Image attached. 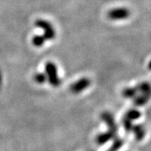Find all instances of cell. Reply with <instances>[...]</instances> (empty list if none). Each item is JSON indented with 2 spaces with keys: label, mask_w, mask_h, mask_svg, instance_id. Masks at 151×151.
I'll return each instance as SVG.
<instances>
[{
  "label": "cell",
  "mask_w": 151,
  "mask_h": 151,
  "mask_svg": "<svg viewBox=\"0 0 151 151\" xmlns=\"http://www.w3.org/2000/svg\"><path fill=\"white\" fill-rule=\"evenodd\" d=\"M45 76L47 78V81L51 86L57 87L60 85V79L58 76L57 67L55 63L51 61H48L45 64Z\"/></svg>",
  "instance_id": "cell-1"
},
{
  "label": "cell",
  "mask_w": 151,
  "mask_h": 151,
  "mask_svg": "<svg viewBox=\"0 0 151 151\" xmlns=\"http://www.w3.org/2000/svg\"><path fill=\"white\" fill-rule=\"evenodd\" d=\"M35 25L36 27L41 29L44 30L43 36L47 40H52L55 37V29L52 26V24L45 19H39L35 22Z\"/></svg>",
  "instance_id": "cell-2"
},
{
  "label": "cell",
  "mask_w": 151,
  "mask_h": 151,
  "mask_svg": "<svg viewBox=\"0 0 151 151\" xmlns=\"http://www.w3.org/2000/svg\"><path fill=\"white\" fill-rule=\"evenodd\" d=\"M107 15L111 20L126 19L130 16V11L127 8H115L108 11Z\"/></svg>",
  "instance_id": "cell-3"
},
{
  "label": "cell",
  "mask_w": 151,
  "mask_h": 151,
  "mask_svg": "<svg viewBox=\"0 0 151 151\" xmlns=\"http://www.w3.org/2000/svg\"><path fill=\"white\" fill-rule=\"evenodd\" d=\"M90 84H91V81L88 78H86V77L81 78L78 81H75L74 83H72L70 85V92H73V93H79V92L86 90V88L90 86Z\"/></svg>",
  "instance_id": "cell-4"
},
{
  "label": "cell",
  "mask_w": 151,
  "mask_h": 151,
  "mask_svg": "<svg viewBox=\"0 0 151 151\" xmlns=\"http://www.w3.org/2000/svg\"><path fill=\"white\" fill-rule=\"evenodd\" d=\"M101 119H102L103 122H105V124L108 125V130L116 134L118 130H119V128H118L117 124L115 123V120H114L113 114L110 113L109 112H103L101 114Z\"/></svg>",
  "instance_id": "cell-5"
},
{
  "label": "cell",
  "mask_w": 151,
  "mask_h": 151,
  "mask_svg": "<svg viewBox=\"0 0 151 151\" xmlns=\"http://www.w3.org/2000/svg\"><path fill=\"white\" fill-rule=\"evenodd\" d=\"M115 137H116V134L108 130L105 133H102V134H99L97 135L96 137V143L99 145H105L106 143H108V141L115 139Z\"/></svg>",
  "instance_id": "cell-6"
},
{
  "label": "cell",
  "mask_w": 151,
  "mask_h": 151,
  "mask_svg": "<svg viewBox=\"0 0 151 151\" xmlns=\"http://www.w3.org/2000/svg\"><path fill=\"white\" fill-rule=\"evenodd\" d=\"M133 133L134 134L135 139L137 141H141L145 136V129L141 124H135L133 125L132 130Z\"/></svg>",
  "instance_id": "cell-7"
},
{
  "label": "cell",
  "mask_w": 151,
  "mask_h": 151,
  "mask_svg": "<svg viewBox=\"0 0 151 151\" xmlns=\"http://www.w3.org/2000/svg\"><path fill=\"white\" fill-rule=\"evenodd\" d=\"M136 89L138 92H140L144 95H149L150 96V85L149 82H141L136 86Z\"/></svg>",
  "instance_id": "cell-8"
},
{
  "label": "cell",
  "mask_w": 151,
  "mask_h": 151,
  "mask_svg": "<svg viewBox=\"0 0 151 151\" xmlns=\"http://www.w3.org/2000/svg\"><path fill=\"white\" fill-rule=\"evenodd\" d=\"M150 96L149 95H144V94H141L139 96H136L134 99V104L135 106H143L146 103H148V101L150 100Z\"/></svg>",
  "instance_id": "cell-9"
},
{
  "label": "cell",
  "mask_w": 151,
  "mask_h": 151,
  "mask_svg": "<svg viewBox=\"0 0 151 151\" xmlns=\"http://www.w3.org/2000/svg\"><path fill=\"white\" fill-rule=\"evenodd\" d=\"M137 92L136 87H126L123 90L122 95L125 98H134L137 96Z\"/></svg>",
  "instance_id": "cell-10"
},
{
  "label": "cell",
  "mask_w": 151,
  "mask_h": 151,
  "mask_svg": "<svg viewBox=\"0 0 151 151\" xmlns=\"http://www.w3.org/2000/svg\"><path fill=\"white\" fill-rule=\"evenodd\" d=\"M141 117V113L139 111L136 110V109H131L129 111H128L127 113H125L124 118L128 119L130 121H134L136 119H139Z\"/></svg>",
  "instance_id": "cell-11"
},
{
  "label": "cell",
  "mask_w": 151,
  "mask_h": 151,
  "mask_svg": "<svg viewBox=\"0 0 151 151\" xmlns=\"http://www.w3.org/2000/svg\"><path fill=\"white\" fill-rule=\"evenodd\" d=\"M45 39L43 35H35L34 37L32 38V44L35 47H40L42 46L45 42Z\"/></svg>",
  "instance_id": "cell-12"
},
{
  "label": "cell",
  "mask_w": 151,
  "mask_h": 151,
  "mask_svg": "<svg viewBox=\"0 0 151 151\" xmlns=\"http://www.w3.org/2000/svg\"><path fill=\"white\" fill-rule=\"evenodd\" d=\"M123 145H124V140L123 139H121L119 138H115L112 146L107 151H118L123 146Z\"/></svg>",
  "instance_id": "cell-13"
},
{
  "label": "cell",
  "mask_w": 151,
  "mask_h": 151,
  "mask_svg": "<svg viewBox=\"0 0 151 151\" xmlns=\"http://www.w3.org/2000/svg\"><path fill=\"white\" fill-rule=\"evenodd\" d=\"M34 81H35L36 83L39 84H43L45 81H47V78H46V76L44 73H35L34 76Z\"/></svg>",
  "instance_id": "cell-14"
},
{
  "label": "cell",
  "mask_w": 151,
  "mask_h": 151,
  "mask_svg": "<svg viewBox=\"0 0 151 151\" xmlns=\"http://www.w3.org/2000/svg\"><path fill=\"white\" fill-rule=\"evenodd\" d=\"M133 121H130L126 118L123 119V126H124V129L126 130L127 132H131L132 128H133Z\"/></svg>",
  "instance_id": "cell-15"
}]
</instances>
